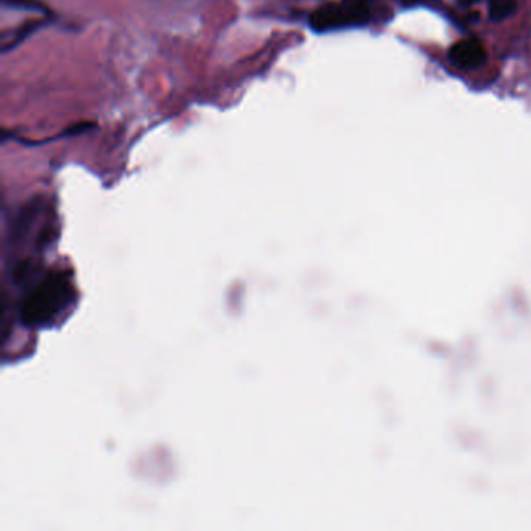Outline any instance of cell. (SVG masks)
<instances>
[{"mask_svg":"<svg viewBox=\"0 0 531 531\" xmlns=\"http://www.w3.org/2000/svg\"><path fill=\"white\" fill-rule=\"evenodd\" d=\"M347 5H356V7H369L371 3L375 2V0H341Z\"/></svg>","mask_w":531,"mask_h":531,"instance_id":"52a82bcc","label":"cell"},{"mask_svg":"<svg viewBox=\"0 0 531 531\" xmlns=\"http://www.w3.org/2000/svg\"><path fill=\"white\" fill-rule=\"evenodd\" d=\"M39 25H41V22H39V21H38V22H36V21L27 22L25 25H22V27L19 28V30H17V32L13 34V36H11V41H10L8 44H5V45H3V51H8L10 49L16 47L17 44L24 41V39H25L27 36H30V34H32L34 30H36V28H39Z\"/></svg>","mask_w":531,"mask_h":531,"instance_id":"5b68a950","label":"cell"},{"mask_svg":"<svg viewBox=\"0 0 531 531\" xmlns=\"http://www.w3.org/2000/svg\"><path fill=\"white\" fill-rule=\"evenodd\" d=\"M517 7V0H489V16L493 21H504L510 17Z\"/></svg>","mask_w":531,"mask_h":531,"instance_id":"277c9868","label":"cell"},{"mask_svg":"<svg viewBox=\"0 0 531 531\" xmlns=\"http://www.w3.org/2000/svg\"><path fill=\"white\" fill-rule=\"evenodd\" d=\"M73 287L61 271L44 274L21 302V318L30 325H49L72 304Z\"/></svg>","mask_w":531,"mask_h":531,"instance_id":"6da1fadb","label":"cell"},{"mask_svg":"<svg viewBox=\"0 0 531 531\" xmlns=\"http://www.w3.org/2000/svg\"><path fill=\"white\" fill-rule=\"evenodd\" d=\"M369 19V7H356V5L341 2L319 7L312 13L308 24L315 32H329L352 25H365Z\"/></svg>","mask_w":531,"mask_h":531,"instance_id":"7a4b0ae2","label":"cell"},{"mask_svg":"<svg viewBox=\"0 0 531 531\" xmlns=\"http://www.w3.org/2000/svg\"><path fill=\"white\" fill-rule=\"evenodd\" d=\"M419 2V0H404V3H407V5H413V3H418Z\"/></svg>","mask_w":531,"mask_h":531,"instance_id":"9c48e42d","label":"cell"},{"mask_svg":"<svg viewBox=\"0 0 531 531\" xmlns=\"http://www.w3.org/2000/svg\"><path fill=\"white\" fill-rule=\"evenodd\" d=\"M3 5H7V7H11V8L41 11V13H49L50 11L41 0H3Z\"/></svg>","mask_w":531,"mask_h":531,"instance_id":"8992f818","label":"cell"},{"mask_svg":"<svg viewBox=\"0 0 531 531\" xmlns=\"http://www.w3.org/2000/svg\"><path fill=\"white\" fill-rule=\"evenodd\" d=\"M449 58L456 67L465 71H473L486 62V50L476 38L462 39L454 44L449 50Z\"/></svg>","mask_w":531,"mask_h":531,"instance_id":"3957f363","label":"cell"},{"mask_svg":"<svg viewBox=\"0 0 531 531\" xmlns=\"http://www.w3.org/2000/svg\"><path fill=\"white\" fill-rule=\"evenodd\" d=\"M458 2H460L461 5H472V3H476L477 0H458Z\"/></svg>","mask_w":531,"mask_h":531,"instance_id":"ba28073f","label":"cell"}]
</instances>
